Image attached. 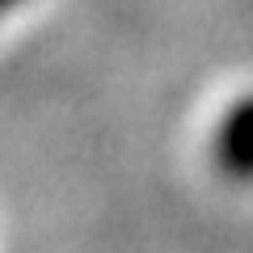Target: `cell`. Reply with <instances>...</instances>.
Wrapping results in <instances>:
<instances>
[{
    "instance_id": "7a4b0ae2",
    "label": "cell",
    "mask_w": 253,
    "mask_h": 253,
    "mask_svg": "<svg viewBox=\"0 0 253 253\" xmlns=\"http://www.w3.org/2000/svg\"><path fill=\"white\" fill-rule=\"evenodd\" d=\"M17 4H21V0H0V17H4L9 9H17Z\"/></svg>"
},
{
    "instance_id": "6da1fadb",
    "label": "cell",
    "mask_w": 253,
    "mask_h": 253,
    "mask_svg": "<svg viewBox=\"0 0 253 253\" xmlns=\"http://www.w3.org/2000/svg\"><path fill=\"white\" fill-rule=\"evenodd\" d=\"M211 165L236 186L253 181V93H241L224 106L211 131Z\"/></svg>"
}]
</instances>
